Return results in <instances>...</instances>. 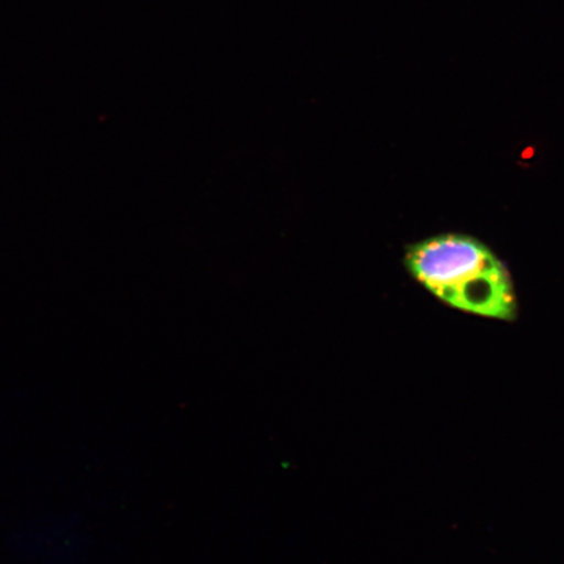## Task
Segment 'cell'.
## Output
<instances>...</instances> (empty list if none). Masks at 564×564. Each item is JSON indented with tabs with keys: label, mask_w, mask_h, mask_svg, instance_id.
Instances as JSON below:
<instances>
[{
	"label": "cell",
	"mask_w": 564,
	"mask_h": 564,
	"mask_svg": "<svg viewBox=\"0 0 564 564\" xmlns=\"http://www.w3.org/2000/svg\"><path fill=\"white\" fill-rule=\"evenodd\" d=\"M412 279L458 312L513 322L518 297L509 268L478 239L446 232L406 246Z\"/></svg>",
	"instance_id": "6da1fadb"
}]
</instances>
